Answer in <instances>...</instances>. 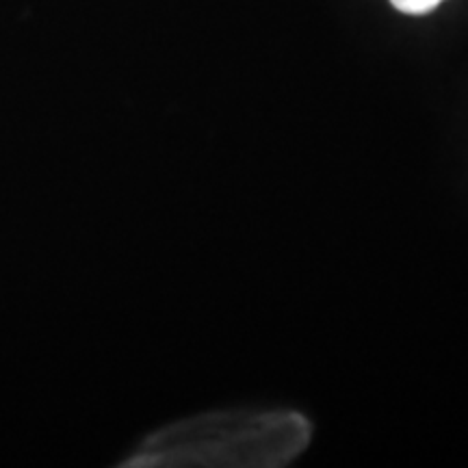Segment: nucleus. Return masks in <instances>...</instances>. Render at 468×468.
Segmentation results:
<instances>
[{
  "label": "nucleus",
  "instance_id": "obj_1",
  "mask_svg": "<svg viewBox=\"0 0 468 468\" xmlns=\"http://www.w3.org/2000/svg\"><path fill=\"white\" fill-rule=\"evenodd\" d=\"M310 441V423L297 412H221L165 430L145 444L133 466L278 468Z\"/></svg>",
  "mask_w": 468,
  "mask_h": 468
},
{
  "label": "nucleus",
  "instance_id": "obj_2",
  "mask_svg": "<svg viewBox=\"0 0 468 468\" xmlns=\"http://www.w3.org/2000/svg\"><path fill=\"white\" fill-rule=\"evenodd\" d=\"M393 7L401 14H410V16H420V14H430L431 9H436L442 0H390Z\"/></svg>",
  "mask_w": 468,
  "mask_h": 468
}]
</instances>
